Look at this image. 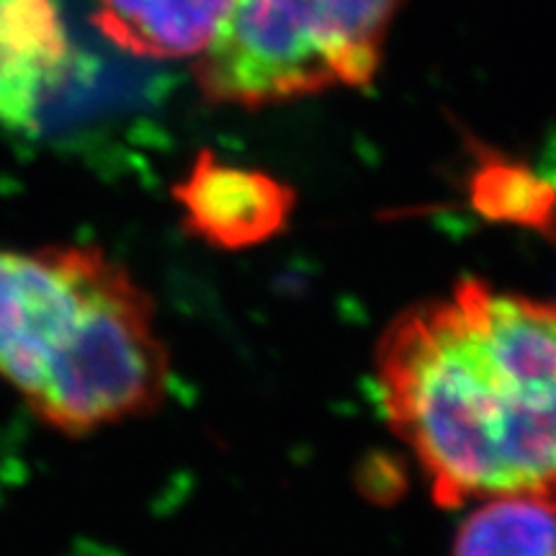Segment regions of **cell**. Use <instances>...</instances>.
<instances>
[{
  "mask_svg": "<svg viewBox=\"0 0 556 556\" xmlns=\"http://www.w3.org/2000/svg\"><path fill=\"white\" fill-rule=\"evenodd\" d=\"M471 206L503 225L556 227V189L528 165L486 155L471 176Z\"/></svg>",
  "mask_w": 556,
  "mask_h": 556,
  "instance_id": "cell-9",
  "label": "cell"
},
{
  "mask_svg": "<svg viewBox=\"0 0 556 556\" xmlns=\"http://www.w3.org/2000/svg\"><path fill=\"white\" fill-rule=\"evenodd\" d=\"M168 377L170 358L155 328V304L114 261L78 336L26 405L47 428L83 438L155 413Z\"/></svg>",
  "mask_w": 556,
  "mask_h": 556,
  "instance_id": "cell-3",
  "label": "cell"
},
{
  "mask_svg": "<svg viewBox=\"0 0 556 556\" xmlns=\"http://www.w3.org/2000/svg\"><path fill=\"white\" fill-rule=\"evenodd\" d=\"M184 225L206 245L255 248L276 238L291 217L294 191L268 173L242 168L201 150L189 176L173 186Z\"/></svg>",
  "mask_w": 556,
  "mask_h": 556,
  "instance_id": "cell-5",
  "label": "cell"
},
{
  "mask_svg": "<svg viewBox=\"0 0 556 556\" xmlns=\"http://www.w3.org/2000/svg\"><path fill=\"white\" fill-rule=\"evenodd\" d=\"M73 45L60 0H0V124L26 131L67 80Z\"/></svg>",
  "mask_w": 556,
  "mask_h": 556,
  "instance_id": "cell-6",
  "label": "cell"
},
{
  "mask_svg": "<svg viewBox=\"0 0 556 556\" xmlns=\"http://www.w3.org/2000/svg\"><path fill=\"white\" fill-rule=\"evenodd\" d=\"M381 413L446 507L523 497L556 507V309L456 283L377 348Z\"/></svg>",
  "mask_w": 556,
  "mask_h": 556,
  "instance_id": "cell-1",
  "label": "cell"
},
{
  "mask_svg": "<svg viewBox=\"0 0 556 556\" xmlns=\"http://www.w3.org/2000/svg\"><path fill=\"white\" fill-rule=\"evenodd\" d=\"M402 0H235L197 58L212 103L258 109L366 86Z\"/></svg>",
  "mask_w": 556,
  "mask_h": 556,
  "instance_id": "cell-2",
  "label": "cell"
},
{
  "mask_svg": "<svg viewBox=\"0 0 556 556\" xmlns=\"http://www.w3.org/2000/svg\"><path fill=\"white\" fill-rule=\"evenodd\" d=\"M114 261L99 248H0V379L31 400L78 336Z\"/></svg>",
  "mask_w": 556,
  "mask_h": 556,
  "instance_id": "cell-4",
  "label": "cell"
},
{
  "mask_svg": "<svg viewBox=\"0 0 556 556\" xmlns=\"http://www.w3.org/2000/svg\"><path fill=\"white\" fill-rule=\"evenodd\" d=\"M235 0H99L96 24L137 58H199L225 24Z\"/></svg>",
  "mask_w": 556,
  "mask_h": 556,
  "instance_id": "cell-7",
  "label": "cell"
},
{
  "mask_svg": "<svg viewBox=\"0 0 556 556\" xmlns=\"http://www.w3.org/2000/svg\"><path fill=\"white\" fill-rule=\"evenodd\" d=\"M454 556H556V507L523 497L484 500L458 528Z\"/></svg>",
  "mask_w": 556,
  "mask_h": 556,
  "instance_id": "cell-8",
  "label": "cell"
}]
</instances>
